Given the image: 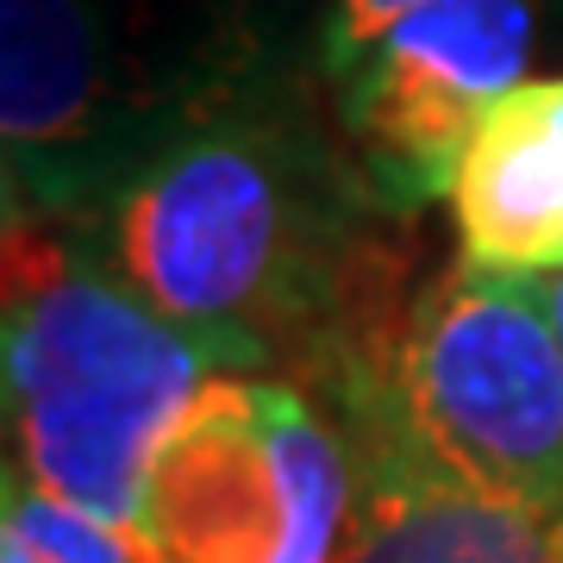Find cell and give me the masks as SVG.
I'll list each match as a JSON object with an SVG mask.
<instances>
[{"mask_svg": "<svg viewBox=\"0 0 563 563\" xmlns=\"http://www.w3.org/2000/svg\"><path fill=\"white\" fill-rule=\"evenodd\" d=\"M163 320L225 363L320 388L388 339V213L344 125L257 57L195 76L176 120L95 213Z\"/></svg>", "mask_w": 563, "mask_h": 563, "instance_id": "cell-1", "label": "cell"}, {"mask_svg": "<svg viewBox=\"0 0 563 563\" xmlns=\"http://www.w3.org/2000/svg\"><path fill=\"white\" fill-rule=\"evenodd\" d=\"M0 344L13 470L139 532L163 439L225 363L107 263L88 220L38 213L7 220Z\"/></svg>", "mask_w": 563, "mask_h": 563, "instance_id": "cell-2", "label": "cell"}, {"mask_svg": "<svg viewBox=\"0 0 563 563\" xmlns=\"http://www.w3.org/2000/svg\"><path fill=\"white\" fill-rule=\"evenodd\" d=\"M320 395L369 401L451 483L563 514V339L539 282L451 263Z\"/></svg>", "mask_w": 563, "mask_h": 563, "instance_id": "cell-3", "label": "cell"}, {"mask_svg": "<svg viewBox=\"0 0 563 563\" xmlns=\"http://www.w3.org/2000/svg\"><path fill=\"white\" fill-rule=\"evenodd\" d=\"M357 451L320 388L220 369L163 439L139 532L157 563H339Z\"/></svg>", "mask_w": 563, "mask_h": 563, "instance_id": "cell-4", "label": "cell"}, {"mask_svg": "<svg viewBox=\"0 0 563 563\" xmlns=\"http://www.w3.org/2000/svg\"><path fill=\"white\" fill-rule=\"evenodd\" d=\"M195 76L132 88L101 0H0L7 220H95L113 181L176 120Z\"/></svg>", "mask_w": 563, "mask_h": 563, "instance_id": "cell-5", "label": "cell"}, {"mask_svg": "<svg viewBox=\"0 0 563 563\" xmlns=\"http://www.w3.org/2000/svg\"><path fill=\"white\" fill-rule=\"evenodd\" d=\"M532 38V0H420L332 81V120L395 220L451 195L470 139L526 81Z\"/></svg>", "mask_w": 563, "mask_h": 563, "instance_id": "cell-6", "label": "cell"}, {"mask_svg": "<svg viewBox=\"0 0 563 563\" xmlns=\"http://www.w3.org/2000/svg\"><path fill=\"white\" fill-rule=\"evenodd\" d=\"M332 407L357 451V514L339 563H563V514L439 476L369 401Z\"/></svg>", "mask_w": 563, "mask_h": 563, "instance_id": "cell-7", "label": "cell"}, {"mask_svg": "<svg viewBox=\"0 0 563 563\" xmlns=\"http://www.w3.org/2000/svg\"><path fill=\"white\" fill-rule=\"evenodd\" d=\"M457 263L514 282L563 276V76H526L451 176Z\"/></svg>", "mask_w": 563, "mask_h": 563, "instance_id": "cell-8", "label": "cell"}, {"mask_svg": "<svg viewBox=\"0 0 563 563\" xmlns=\"http://www.w3.org/2000/svg\"><path fill=\"white\" fill-rule=\"evenodd\" d=\"M0 563H157L132 526H113L51 488L25 483L7 463L0 501Z\"/></svg>", "mask_w": 563, "mask_h": 563, "instance_id": "cell-9", "label": "cell"}, {"mask_svg": "<svg viewBox=\"0 0 563 563\" xmlns=\"http://www.w3.org/2000/svg\"><path fill=\"white\" fill-rule=\"evenodd\" d=\"M420 0H332L325 7V25H320V76L339 81L351 76V63L383 38L395 20H407Z\"/></svg>", "mask_w": 563, "mask_h": 563, "instance_id": "cell-10", "label": "cell"}, {"mask_svg": "<svg viewBox=\"0 0 563 563\" xmlns=\"http://www.w3.org/2000/svg\"><path fill=\"white\" fill-rule=\"evenodd\" d=\"M539 288H544V307H551V320H558V339H563V276L539 282Z\"/></svg>", "mask_w": 563, "mask_h": 563, "instance_id": "cell-11", "label": "cell"}]
</instances>
